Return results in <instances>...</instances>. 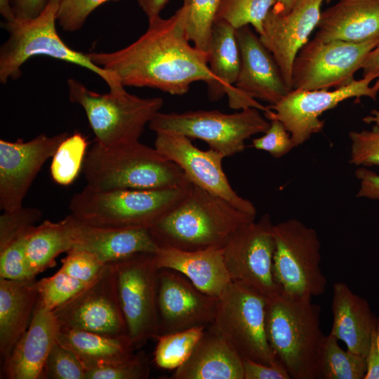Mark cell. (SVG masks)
<instances>
[{
  "mask_svg": "<svg viewBox=\"0 0 379 379\" xmlns=\"http://www.w3.org/2000/svg\"><path fill=\"white\" fill-rule=\"evenodd\" d=\"M190 42L181 6L168 18L159 15L148 20L145 33L128 46L88 55L124 87L152 88L182 95L193 83L203 81L208 85L213 79L208 53Z\"/></svg>",
  "mask_w": 379,
  "mask_h": 379,
  "instance_id": "1",
  "label": "cell"
},
{
  "mask_svg": "<svg viewBox=\"0 0 379 379\" xmlns=\"http://www.w3.org/2000/svg\"><path fill=\"white\" fill-rule=\"evenodd\" d=\"M254 220L255 216L193 185L189 194L149 231L159 247L223 248L239 229Z\"/></svg>",
  "mask_w": 379,
  "mask_h": 379,
  "instance_id": "2",
  "label": "cell"
},
{
  "mask_svg": "<svg viewBox=\"0 0 379 379\" xmlns=\"http://www.w3.org/2000/svg\"><path fill=\"white\" fill-rule=\"evenodd\" d=\"M82 172L95 190H154L190 183L183 171L155 147L139 140L87 152Z\"/></svg>",
  "mask_w": 379,
  "mask_h": 379,
  "instance_id": "3",
  "label": "cell"
},
{
  "mask_svg": "<svg viewBox=\"0 0 379 379\" xmlns=\"http://www.w3.org/2000/svg\"><path fill=\"white\" fill-rule=\"evenodd\" d=\"M311 297L281 292L267 297L265 332L276 359L293 379H316L319 349L324 336L321 307Z\"/></svg>",
  "mask_w": 379,
  "mask_h": 379,
  "instance_id": "4",
  "label": "cell"
},
{
  "mask_svg": "<svg viewBox=\"0 0 379 379\" xmlns=\"http://www.w3.org/2000/svg\"><path fill=\"white\" fill-rule=\"evenodd\" d=\"M192 183L154 190H95L74 194L69 208L82 222L112 229L151 228L190 193Z\"/></svg>",
  "mask_w": 379,
  "mask_h": 379,
  "instance_id": "5",
  "label": "cell"
},
{
  "mask_svg": "<svg viewBox=\"0 0 379 379\" xmlns=\"http://www.w3.org/2000/svg\"><path fill=\"white\" fill-rule=\"evenodd\" d=\"M61 0H49L45 9L29 20L4 21L8 33L0 48V82L6 84L22 74V67L29 58L45 55L84 67L101 77L109 88L121 85L109 73L94 64L88 53L72 49L60 38L56 29Z\"/></svg>",
  "mask_w": 379,
  "mask_h": 379,
  "instance_id": "6",
  "label": "cell"
},
{
  "mask_svg": "<svg viewBox=\"0 0 379 379\" xmlns=\"http://www.w3.org/2000/svg\"><path fill=\"white\" fill-rule=\"evenodd\" d=\"M67 84L69 100L84 109L95 142L104 147L139 140L164 105L161 97H138L121 85L98 93L74 79Z\"/></svg>",
  "mask_w": 379,
  "mask_h": 379,
  "instance_id": "7",
  "label": "cell"
},
{
  "mask_svg": "<svg viewBox=\"0 0 379 379\" xmlns=\"http://www.w3.org/2000/svg\"><path fill=\"white\" fill-rule=\"evenodd\" d=\"M270 124L259 109L248 107L232 114L217 109L159 112L148 126L155 133H173L201 140L227 157L243 152L245 141L253 135L265 133Z\"/></svg>",
  "mask_w": 379,
  "mask_h": 379,
  "instance_id": "8",
  "label": "cell"
},
{
  "mask_svg": "<svg viewBox=\"0 0 379 379\" xmlns=\"http://www.w3.org/2000/svg\"><path fill=\"white\" fill-rule=\"evenodd\" d=\"M273 275L279 291L292 296L322 295L327 279L321 268V241L314 229L291 218L273 225Z\"/></svg>",
  "mask_w": 379,
  "mask_h": 379,
  "instance_id": "9",
  "label": "cell"
},
{
  "mask_svg": "<svg viewBox=\"0 0 379 379\" xmlns=\"http://www.w3.org/2000/svg\"><path fill=\"white\" fill-rule=\"evenodd\" d=\"M267 298L252 288L232 281L218 298L209 328L242 359L272 364L277 360L265 332Z\"/></svg>",
  "mask_w": 379,
  "mask_h": 379,
  "instance_id": "10",
  "label": "cell"
},
{
  "mask_svg": "<svg viewBox=\"0 0 379 379\" xmlns=\"http://www.w3.org/2000/svg\"><path fill=\"white\" fill-rule=\"evenodd\" d=\"M154 254L138 253L111 262L127 335L135 350L159 334V269Z\"/></svg>",
  "mask_w": 379,
  "mask_h": 379,
  "instance_id": "11",
  "label": "cell"
},
{
  "mask_svg": "<svg viewBox=\"0 0 379 379\" xmlns=\"http://www.w3.org/2000/svg\"><path fill=\"white\" fill-rule=\"evenodd\" d=\"M379 38L354 43L313 39L300 50L292 69V90L328 89L352 82Z\"/></svg>",
  "mask_w": 379,
  "mask_h": 379,
  "instance_id": "12",
  "label": "cell"
},
{
  "mask_svg": "<svg viewBox=\"0 0 379 379\" xmlns=\"http://www.w3.org/2000/svg\"><path fill=\"white\" fill-rule=\"evenodd\" d=\"M363 77L333 91L328 89H293L277 103L270 105V111L265 113L269 119H278L290 133L294 147L308 140L312 134L324 128V122L319 117L326 111L333 109L340 102L352 98L368 97L376 100L379 93V79Z\"/></svg>",
  "mask_w": 379,
  "mask_h": 379,
  "instance_id": "13",
  "label": "cell"
},
{
  "mask_svg": "<svg viewBox=\"0 0 379 379\" xmlns=\"http://www.w3.org/2000/svg\"><path fill=\"white\" fill-rule=\"evenodd\" d=\"M270 216L239 229L222 248L225 263L232 281L244 284L266 297L279 293L273 275L275 241Z\"/></svg>",
  "mask_w": 379,
  "mask_h": 379,
  "instance_id": "14",
  "label": "cell"
},
{
  "mask_svg": "<svg viewBox=\"0 0 379 379\" xmlns=\"http://www.w3.org/2000/svg\"><path fill=\"white\" fill-rule=\"evenodd\" d=\"M240 50L241 65L233 95L228 98L230 107L243 109L248 107L270 111L256 99L274 105L291 90L271 52L250 25L237 29Z\"/></svg>",
  "mask_w": 379,
  "mask_h": 379,
  "instance_id": "15",
  "label": "cell"
},
{
  "mask_svg": "<svg viewBox=\"0 0 379 379\" xmlns=\"http://www.w3.org/2000/svg\"><path fill=\"white\" fill-rule=\"evenodd\" d=\"M53 312L61 327L128 335L111 262L106 263L91 282Z\"/></svg>",
  "mask_w": 379,
  "mask_h": 379,
  "instance_id": "16",
  "label": "cell"
},
{
  "mask_svg": "<svg viewBox=\"0 0 379 379\" xmlns=\"http://www.w3.org/2000/svg\"><path fill=\"white\" fill-rule=\"evenodd\" d=\"M154 147L175 163L194 185L219 196L237 209L256 216L253 203L239 196L232 187L222 168V154L213 149L202 150L190 138L180 134L156 133Z\"/></svg>",
  "mask_w": 379,
  "mask_h": 379,
  "instance_id": "17",
  "label": "cell"
},
{
  "mask_svg": "<svg viewBox=\"0 0 379 379\" xmlns=\"http://www.w3.org/2000/svg\"><path fill=\"white\" fill-rule=\"evenodd\" d=\"M69 136L62 132L48 136L41 133L30 140H0V208L11 211L22 201L44 163Z\"/></svg>",
  "mask_w": 379,
  "mask_h": 379,
  "instance_id": "18",
  "label": "cell"
},
{
  "mask_svg": "<svg viewBox=\"0 0 379 379\" xmlns=\"http://www.w3.org/2000/svg\"><path fill=\"white\" fill-rule=\"evenodd\" d=\"M159 335L210 326L218 298L197 288L184 275L160 269L158 274Z\"/></svg>",
  "mask_w": 379,
  "mask_h": 379,
  "instance_id": "19",
  "label": "cell"
},
{
  "mask_svg": "<svg viewBox=\"0 0 379 379\" xmlns=\"http://www.w3.org/2000/svg\"><path fill=\"white\" fill-rule=\"evenodd\" d=\"M324 1L298 0L286 14L271 9L264 22L260 39L274 56L291 90L294 60L317 27Z\"/></svg>",
  "mask_w": 379,
  "mask_h": 379,
  "instance_id": "20",
  "label": "cell"
},
{
  "mask_svg": "<svg viewBox=\"0 0 379 379\" xmlns=\"http://www.w3.org/2000/svg\"><path fill=\"white\" fill-rule=\"evenodd\" d=\"M60 325L37 299L29 325L3 364L4 378L39 379L48 355L57 343Z\"/></svg>",
  "mask_w": 379,
  "mask_h": 379,
  "instance_id": "21",
  "label": "cell"
},
{
  "mask_svg": "<svg viewBox=\"0 0 379 379\" xmlns=\"http://www.w3.org/2000/svg\"><path fill=\"white\" fill-rule=\"evenodd\" d=\"M73 217L72 249L90 252L105 264L138 253H155L159 248L149 229L99 227Z\"/></svg>",
  "mask_w": 379,
  "mask_h": 379,
  "instance_id": "22",
  "label": "cell"
},
{
  "mask_svg": "<svg viewBox=\"0 0 379 379\" xmlns=\"http://www.w3.org/2000/svg\"><path fill=\"white\" fill-rule=\"evenodd\" d=\"M154 258L159 270L178 272L200 291L213 297L218 298L232 282L222 248L184 251L162 246L154 254Z\"/></svg>",
  "mask_w": 379,
  "mask_h": 379,
  "instance_id": "23",
  "label": "cell"
},
{
  "mask_svg": "<svg viewBox=\"0 0 379 379\" xmlns=\"http://www.w3.org/2000/svg\"><path fill=\"white\" fill-rule=\"evenodd\" d=\"M315 39L359 43L379 38V0H340L321 12Z\"/></svg>",
  "mask_w": 379,
  "mask_h": 379,
  "instance_id": "24",
  "label": "cell"
},
{
  "mask_svg": "<svg viewBox=\"0 0 379 379\" xmlns=\"http://www.w3.org/2000/svg\"><path fill=\"white\" fill-rule=\"evenodd\" d=\"M333 324L331 331L346 348L364 357L367 355L375 321L368 302L344 282L333 286Z\"/></svg>",
  "mask_w": 379,
  "mask_h": 379,
  "instance_id": "25",
  "label": "cell"
},
{
  "mask_svg": "<svg viewBox=\"0 0 379 379\" xmlns=\"http://www.w3.org/2000/svg\"><path fill=\"white\" fill-rule=\"evenodd\" d=\"M171 379H244L243 359L211 329L205 331Z\"/></svg>",
  "mask_w": 379,
  "mask_h": 379,
  "instance_id": "26",
  "label": "cell"
},
{
  "mask_svg": "<svg viewBox=\"0 0 379 379\" xmlns=\"http://www.w3.org/2000/svg\"><path fill=\"white\" fill-rule=\"evenodd\" d=\"M35 281L0 278V354L3 364L29 325L38 299Z\"/></svg>",
  "mask_w": 379,
  "mask_h": 379,
  "instance_id": "27",
  "label": "cell"
},
{
  "mask_svg": "<svg viewBox=\"0 0 379 379\" xmlns=\"http://www.w3.org/2000/svg\"><path fill=\"white\" fill-rule=\"evenodd\" d=\"M207 53L213 78L207 85L209 99L215 101L225 95L230 98L234 91L241 65L237 29L222 20H216Z\"/></svg>",
  "mask_w": 379,
  "mask_h": 379,
  "instance_id": "28",
  "label": "cell"
},
{
  "mask_svg": "<svg viewBox=\"0 0 379 379\" xmlns=\"http://www.w3.org/2000/svg\"><path fill=\"white\" fill-rule=\"evenodd\" d=\"M57 342L72 351L86 371L128 359L135 350L128 335H110L61 326Z\"/></svg>",
  "mask_w": 379,
  "mask_h": 379,
  "instance_id": "29",
  "label": "cell"
},
{
  "mask_svg": "<svg viewBox=\"0 0 379 379\" xmlns=\"http://www.w3.org/2000/svg\"><path fill=\"white\" fill-rule=\"evenodd\" d=\"M74 217L69 215L59 222L44 220L36 225L26 243V258L32 275L36 274L55 264V258L72 248Z\"/></svg>",
  "mask_w": 379,
  "mask_h": 379,
  "instance_id": "30",
  "label": "cell"
},
{
  "mask_svg": "<svg viewBox=\"0 0 379 379\" xmlns=\"http://www.w3.org/2000/svg\"><path fill=\"white\" fill-rule=\"evenodd\" d=\"M366 357L343 350L333 335H324L317 356V378L364 379Z\"/></svg>",
  "mask_w": 379,
  "mask_h": 379,
  "instance_id": "31",
  "label": "cell"
},
{
  "mask_svg": "<svg viewBox=\"0 0 379 379\" xmlns=\"http://www.w3.org/2000/svg\"><path fill=\"white\" fill-rule=\"evenodd\" d=\"M205 331L206 326H197L157 335L154 352L156 365L166 370L181 366L190 357Z\"/></svg>",
  "mask_w": 379,
  "mask_h": 379,
  "instance_id": "32",
  "label": "cell"
},
{
  "mask_svg": "<svg viewBox=\"0 0 379 379\" xmlns=\"http://www.w3.org/2000/svg\"><path fill=\"white\" fill-rule=\"evenodd\" d=\"M88 142L79 132L66 138L59 145L51 164V175L60 185H69L82 170L86 155Z\"/></svg>",
  "mask_w": 379,
  "mask_h": 379,
  "instance_id": "33",
  "label": "cell"
},
{
  "mask_svg": "<svg viewBox=\"0 0 379 379\" xmlns=\"http://www.w3.org/2000/svg\"><path fill=\"white\" fill-rule=\"evenodd\" d=\"M222 0H183L188 39L198 49L207 53L212 29Z\"/></svg>",
  "mask_w": 379,
  "mask_h": 379,
  "instance_id": "34",
  "label": "cell"
},
{
  "mask_svg": "<svg viewBox=\"0 0 379 379\" xmlns=\"http://www.w3.org/2000/svg\"><path fill=\"white\" fill-rule=\"evenodd\" d=\"M276 1L222 0L216 20H222L237 29L251 25L260 36L263 33L264 22Z\"/></svg>",
  "mask_w": 379,
  "mask_h": 379,
  "instance_id": "35",
  "label": "cell"
},
{
  "mask_svg": "<svg viewBox=\"0 0 379 379\" xmlns=\"http://www.w3.org/2000/svg\"><path fill=\"white\" fill-rule=\"evenodd\" d=\"M87 284L60 270L51 277L35 281L38 300L46 308L52 311L72 298Z\"/></svg>",
  "mask_w": 379,
  "mask_h": 379,
  "instance_id": "36",
  "label": "cell"
},
{
  "mask_svg": "<svg viewBox=\"0 0 379 379\" xmlns=\"http://www.w3.org/2000/svg\"><path fill=\"white\" fill-rule=\"evenodd\" d=\"M86 370L77 356L57 342L48 355L41 378L86 379Z\"/></svg>",
  "mask_w": 379,
  "mask_h": 379,
  "instance_id": "37",
  "label": "cell"
},
{
  "mask_svg": "<svg viewBox=\"0 0 379 379\" xmlns=\"http://www.w3.org/2000/svg\"><path fill=\"white\" fill-rule=\"evenodd\" d=\"M149 371V360L140 352L123 361L91 368L86 371V379H145Z\"/></svg>",
  "mask_w": 379,
  "mask_h": 379,
  "instance_id": "38",
  "label": "cell"
},
{
  "mask_svg": "<svg viewBox=\"0 0 379 379\" xmlns=\"http://www.w3.org/2000/svg\"><path fill=\"white\" fill-rule=\"evenodd\" d=\"M30 232L0 247V278L20 281L35 279L29 271L25 252Z\"/></svg>",
  "mask_w": 379,
  "mask_h": 379,
  "instance_id": "39",
  "label": "cell"
},
{
  "mask_svg": "<svg viewBox=\"0 0 379 379\" xmlns=\"http://www.w3.org/2000/svg\"><path fill=\"white\" fill-rule=\"evenodd\" d=\"M42 213L36 208L21 207L4 211L0 216V247L11 240L29 233L41 218Z\"/></svg>",
  "mask_w": 379,
  "mask_h": 379,
  "instance_id": "40",
  "label": "cell"
},
{
  "mask_svg": "<svg viewBox=\"0 0 379 379\" xmlns=\"http://www.w3.org/2000/svg\"><path fill=\"white\" fill-rule=\"evenodd\" d=\"M350 162L364 167L379 166V125L371 130L350 131Z\"/></svg>",
  "mask_w": 379,
  "mask_h": 379,
  "instance_id": "41",
  "label": "cell"
},
{
  "mask_svg": "<svg viewBox=\"0 0 379 379\" xmlns=\"http://www.w3.org/2000/svg\"><path fill=\"white\" fill-rule=\"evenodd\" d=\"M61 262V271L86 284L91 282L106 264L91 253L78 249L69 250Z\"/></svg>",
  "mask_w": 379,
  "mask_h": 379,
  "instance_id": "42",
  "label": "cell"
},
{
  "mask_svg": "<svg viewBox=\"0 0 379 379\" xmlns=\"http://www.w3.org/2000/svg\"><path fill=\"white\" fill-rule=\"evenodd\" d=\"M119 0H61L57 15V22L67 32L80 29L91 13L100 5Z\"/></svg>",
  "mask_w": 379,
  "mask_h": 379,
  "instance_id": "43",
  "label": "cell"
},
{
  "mask_svg": "<svg viewBox=\"0 0 379 379\" xmlns=\"http://www.w3.org/2000/svg\"><path fill=\"white\" fill-rule=\"evenodd\" d=\"M270 127L265 134L252 141L255 149L270 153L273 157L279 158L288 153L294 145L290 133L281 121L270 120Z\"/></svg>",
  "mask_w": 379,
  "mask_h": 379,
  "instance_id": "44",
  "label": "cell"
},
{
  "mask_svg": "<svg viewBox=\"0 0 379 379\" xmlns=\"http://www.w3.org/2000/svg\"><path fill=\"white\" fill-rule=\"evenodd\" d=\"M244 379H291L286 369L278 361L265 364L243 359Z\"/></svg>",
  "mask_w": 379,
  "mask_h": 379,
  "instance_id": "45",
  "label": "cell"
},
{
  "mask_svg": "<svg viewBox=\"0 0 379 379\" xmlns=\"http://www.w3.org/2000/svg\"><path fill=\"white\" fill-rule=\"evenodd\" d=\"M355 175L360 181L357 197L378 200L379 175L364 166L358 168Z\"/></svg>",
  "mask_w": 379,
  "mask_h": 379,
  "instance_id": "46",
  "label": "cell"
},
{
  "mask_svg": "<svg viewBox=\"0 0 379 379\" xmlns=\"http://www.w3.org/2000/svg\"><path fill=\"white\" fill-rule=\"evenodd\" d=\"M364 379H379V317L372 330L367 355Z\"/></svg>",
  "mask_w": 379,
  "mask_h": 379,
  "instance_id": "47",
  "label": "cell"
},
{
  "mask_svg": "<svg viewBox=\"0 0 379 379\" xmlns=\"http://www.w3.org/2000/svg\"><path fill=\"white\" fill-rule=\"evenodd\" d=\"M15 18L29 20L38 16L49 0H11Z\"/></svg>",
  "mask_w": 379,
  "mask_h": 379,
  "instance_id": "48",
  "label": "cell"
},
{
  "mask_svg": "<svg viewBox=\"0 0 379 379\" xmlns=\"http://www.w3.org/2000/svg\"><path fill=\"white\" fill-rule=\"evenodd\" d=\"M361 69L363 77H379V43L366 57Z\"/></svg>",
  "mask_w": 379,
  "mask_h": 379,
  "instance_id": "49",
  "label": "cell"
},
{
  "mask_svg": "<svg viewBox=\"0 0 379 379\" xmlns=\"http://www.w3.org/2000/svg\"><path fill=\"white\" fill-rule=\"evenodd\" d=\"M168 0H137L148 20L160 15Z\"/></svg>",
  "mask_w": 379,
  "mask_h": 379,
  "instance_id": "50",
  "label": "cell"
},
{
  "mask_svg": "<svg viewBox=\"0 0 379 379\" xmlns=\"http://www.w3.org/2000/svg\"><path fill=\"white\" fill-rule=\"evenodd\" d=\"M298 0H277L272 10L277 13L286 14L291 11Z\"/></svg>",
  "mask_w": 379,
  "mask_h": 379,
  "instance_id": "51",
  "label": "cell"
},
{
  "mask_svg": "<svg viewBox=\"0 0 379 379\" xmlns=\"http://www.w3.org/2000/svg\"><path fill=\"white\" fill-rule=\"evenodd\" d=\"M0 13L5 21H11L15 19L11 0H0Z\"/></svg>",
  "mask_w": 379,
  "mask_h": 379,
  "instance_id": "52",
  "label": "cell"
},
{
  "mask_svg": "<svg viewBox=\"0 0 379 379\" xmlns=\"http://www.w3.org/2000/svg\"><path fill=\"white\" fill-rule=\"evenodd\" d=\"M331 0H326V3H329Z\"/></svg>",
  "mask_w": 379,
  "mask_h": 379,
  "instance_id": "53",
  "label": "cell"
}]
</instances>
